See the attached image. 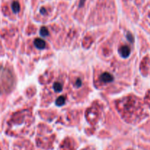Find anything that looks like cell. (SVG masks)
Returning <instances> with one entry per match:
<instances>
[{"instance_id": "277c9868", "label": "cell", "mask_w": 150, "mask_h": 150, "mask_svg": "<svg viewBox=\"0 0 150 150\" xmlns=\"http://www.w3.org/2000/svg\"><path fill=\"white\" fill-rule=\"evenodd\" d=\"M34 45H35V46L37 48H38V49H40V50L44 49V48H46V42H45L43 40L40 39V38H37V39L35 40V41H34Z\"/></svg>"}, {"instance_id": "8992f818", "label": "cell", "mask_w": 150, "mask_h": 150, "mask_svg": "<svg viewBox=\"0 0 150 150\" xmlns=\"http://www.w3.org/2000/svg\"><path fill=\"white\" fill-rule=\"evenodd\" d=\"M66 101V98L64 96H60L56 100V105L58 106H62L64 105V104L65 103Z\"/></svg>"}, {"instance_id": "7c38bea8", "label": "cell", "mask_w": 150, "mask_h": 150, "mask_svg": "<svg viewBox=\"0 0 150 150\" xmlns=\"http://www.w3.org/2000/svg\"><path fill=\"white\" fill-rule=\"evenodd\" d=\"M84 2H85V0H81V2H80V4H79V7H81V6H83V5H84Z\"/></svg>"}, {"instance_id": "8fae6325", "label": "cell", "mask_w": 150, "mask_h": 150, "mask_svg": "<svg viewBox=\"0 0 150 150\" xmlns=\"http://www.w3.org/2000/svg\"><path fill=\"white\" fill-rule=\"evenodd\" d=\"M40 13H41V14H43V15L46 14V9H45L44 8H42L40 9Z\"/></svg>"}, {"instance_id": "5b68a950", "label": "cell", "mask_w": 150, "mask_h": 150, "mask_svg": "<svg viewBox=\"0 0 150 150\" xmlns=\"http://www.w3.org/2000/svg\"><path fill=\"white\" fill-rule=\"evenodd\" d=\"M12 10L14 13H18L20 11V5L17 1H14L11 5Z\"/></svg>"}, {"instance_id": "3957f363", "label": "cell", "mask_w": 150, "mask_h": 150, "mask_svg": "<svg viewBox=\"0 0 150 150\" xmlns=\"http://www.w3.org/2000/svg\"><path fill=\"white\" fill-rule=\"evenodd\" d=\"M100 78L101 81H103V83H111L114 80L113 76L111 74H110L109 73H107V72L102 73Z\"/></svg>"}, {"instance_id": "ba28073f", "label": "cell", "mask_w": 150, "mask_h": 150, "mask_svg": "<svg viewBox=\"0 0 150 150\" xmlns=\"http://www.w3.org/2000/svg\"><path fill=\"white\" fill-rule=\"evenodd\" d=\"M40 34L42 37H46V36H48L49 32H48V30L46 27H43L40 30Z\"/></svg>"}, {"instance_id": "6da1fadb", "label": "cell", "mask_w": 150, "mask_h": 150, "mask_svg": "<svg viewBox=\"0 0 150 150\" xmlns=\"http://www.w3.org/2000/svg\"><path fill=\"white\" fill-rule=\"evenodd\" d=\"M2 83L8 91L13 85V78L12 74L9 72V70H7L4 68H0V94L3 92L1 84Z\"/></svg>"}, {"instance_id": "9c48e42d", "label": "cell", "mask_w": 150, "mask_h": 150, "mask_svg": "<svg viewBox=\"0 0 150 150\" xmlns=\"http://www.w3.org/2000/svg\"><path fill=\"white\" fill-rule=\"evenodd\" d=\"M127 39L128 40V41H130V43H133V37L130 33H128L127 35Z\"/></svg>"}, {"instance_id": "30bf717a", "label": "cell", "mask_w": 150, "mask_h": 150, "mask_svg": "<svg viewBox=\"0 0 150 150\" xmlns=\"http://www.w3.org/2000/svg\"><path fill=\"white\" fill-rule=\"evenodd\" d=\"M81 84H82V83H81V79H80V78H78V79H77V81H76L75 85L77 86V87H80V86H81Z\"/></svg>"}, {"instance_id": "52a82bcc", "label": "cell", "mask_w": 150, "mask_h": 150, "mask_svg": "<svg viewBox=\"0 0 150 150\" xmlns=\"http://www.w3.org/2000/svg\"><path fill=\"white\" fill-rule=\"evenodd\" d=\"M53 88L56 92H61L63 89V86L59 82H55L53 85Z\"/></svg>"}, {"instance_id": "7a4b0ae2", "label": "cell", "mask_w": 150, "mask_h": 150, "mask_svg": "<svg viewBox=\"0 0 150 150\" xmlns=\"http://www.w3.org/2000/svg\"><path fill=\"white\" fill-rule=\"evenodd\" d=\"M118 51H119V54H120V56L123 58H127L130 54V48L127 46H121L119 48Z\"/></svg>"}]
</instances>
